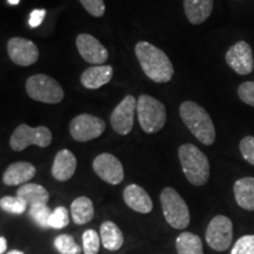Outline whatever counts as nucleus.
<instances>
[{"label":"nucleus","instance_id":"nucleus-1","mask_svg":"<svg viewBox=\"0 0 254 254\" xmlns=\"http://www.w3.org/2000/svg\"><path fill=\"white\" fill-rule=\"evenodd\" d=\"M134 51L146 77L158 84L168 82L172 79L174 74L173 65L164 51L147 41H139Z\"/></svg>","mask_w":254,"mask_h":254},{"label":"nucleus","instance_id":"nucleus-2","mask_svg":"<svg viewBox=\"0 0 254 254\" xmlns=\"http://www.w3.org/2000/svg\"><path fill=\"white\" fill-rule=\"evenodd\" d=\"M180 118L190 132L206 146H211L215 141V128L211 117L204 107L194 101H184L180 105Z\"/></svg>","mask_w":254,"mask_h":254},{"label":"nucleus","instance_id":"nucleus-3","mask_svg":"<svg viewBox=\"0 0 254 254\" xmlns=\"http://www.w3.org/2000/svg\"><path fill=\"white\" fill-rule=\"evenodd\" d=\"M182 170L194 186H202L209 179V161L201 150L193 144H184L178 150Z\"/></svg>","mask_w":254,"mask_h":254},{"label":"nucleus","instance_id":"nucleus-4","mask_svg":"<svg viewBox=\"0 0 254 254\" xmlns=\"http://www.w3.org/2000/svg\"><path fill=\"white\" fill-rule=\"evenodd\" d=\"M136 113L142 131L148 134L159 132L166 124L165 105L151 95L141 94L138 98Z\"/></svg>","mask_w":254,"mask_h":254},{"label":"nucleus","instance_id":"nucleus-5","mask_svg":"<svg viewBox=\"0 0 254 254\" xmlns=\"http://www.w3.org/2000/svg\"><path fill=\"white\" fill-rule=\"evenodd\" d=\"M163 214L171 227L184 230L190 225V214L189 206L183 196L172 187H165L160 194Z\"/></svg>","mask_w":254,"mask_h":254},{"label":"nucleus","instance_id":"nucleus-6","mask_svg":"<svg viewBox=\"0 0 254 254\" xmlns=\"http://www.w3.org/2000/svg\"><path fill=\"white\" fill-rule=\"evenodd\" d=\"M26 92L33 100L45 104H59L64 99V90L56 79L46 74H34L26 80Z\"/></svg>","mask_w":254,"mask_h":254},{"label":"nucleus","instance_id":"nucleus-7","mask_svg":"<svg viewBox=\"0 0 254 254\" xmlns=\"http://www.w3.org/2000/svg\"><path fill=\"white\" fill-rule=\"evenodd\" d=\"M52 142V133L46 126L31 127L26 124H21L9 139V146L15 152L26 150L28 146L36 145L38 147H49Z\"/></svg>","mask_w":254,"mask_h":254},{"label":"nucleus","instance_id":"nucleus-8","mask_svg":"<svg viewBox=\"0 0 254 254\" xmlns=\"http://www.w3.org/2000/svg\"><path fill=\"white\" fill-rule=\"evenodd\" d=\"M206 243L208 246L218 252H224L230 249L233 240V224L226 215H215L209 221L206 230Z\"/></svg>","mask_w":254,"mask_h":254},{"label":"nucleus","instance_id":"nucleus-9","mask_svg":"<svg viewBox=\"0 0 254 254\" xmlns=\"http://www.w3.org/2000/svg\"><path fill=\"white\" fill-rule=\"evenodd\" d=\"M106 129V123L92 114H79L71 120L69 133L75 141L86 142L99 138Z\"/></svg>","mask_w":254,"mask_h":254},{"label":"nucleus","instance_id":"nucleus-10","mask_svg":"<svg viewBox=\"0 0 254 254\" xmlns=\"http://www.w3.org/2000/svg\"><path fill=\"white\" fill-rule=\"evenodd\" d=\"M138 100L133 95H126L111 114V126L120 135H127L134 125V114Z\"/></svg>","mask_w":254,"mask_h":254},{"label":"nucleus","instance_id":"nucleus-11","mask_svg":"<svg viewBox=\"0 0 254 254\" xmlns=\"http://www.w3.org/2000/svg\"><path fill=\"white\" fill-rule=\"evenodd\" d=\"M93 171L101 180L110 185H119L123 183L125 172L122 161L111 153H101L93 160Z\"/></svg>","mask_w":254,"mask_h":254},{"label":"nucleus","instance_id":"nucleus-12","mask_svg":"<svg viewBox=\"0 0 254 254\" xmlns=\"http://www.w3.org/2000/svg\"><path fill=\"white\" fill-rule=\"evenodd\" d=\"M9 59L15 65L31 66L39 59V50L33 41L21 37H13L7 43Z\"/></svg>","mask_w":254,"mask_h":254},{"label":"nucleus","instance_id":"nucleus-13","mask_svg":"<svg viewBox=\"0 0 254 254\" xmlns=\"http://www.w3.org/2000/svg\"><path fill=\"white\" fill-rule=\"evenodd\" d=\"M226 63L238 74H250L254 68L253 53L251 46L246 41H238L228 49L226 53Z\"/></svg>","mask_w":254,"mask_h":254},{"label":"nucleus","instance_id":"nucleus-14","mask_svg":"<svg viewBox=\"0 0 254 254\" xmlns=\"http://www.w3.org/2000/svg\"><path fill=\"white\" fill-rule=\"evenodd\" d=\"M77 49L85 62L93 65H103L109 59V51L97 38L87 33H81L77 37Z\"/></svg>","mask_w":254,"mask_h":254},{"label":"nucleus","instance_id":"nucleus-15","mask_svg":"<svg viewBox=\"0 0 254 254\" xmlns=\"http://www.w3.org/2000/svg\"><path fill=\"white\" fill-rule=\"evenodd\" d=\"M124 201L133 211L147 214L153 209V201L148 193L136 184H131L124 190Z\"/></svg>","mask_w":254,"mask_h":254},{"label":"nucleus","instance_id":"nucleus-16","mask_svg":"<svg viewBox=\"0 0 254 254\" xmlns=\"http://www.w3.org/2000/svg\"><path fill=\"white\" fill-rule=\"evenodd\" d=\"M77 158L67 148L60 150L53 161L51 173L58 182H67L74 176L77 170Z\"/></svg>","mask_w":254,"mask_h":254},{"label":"nucleus","instance_id":"nucleus-17","mask_svg":"<svg viewBox=\"0 0 254 254\" xmlns=\"http://www.w3.org/2000/svg\"><path fill=\"white\" fill-rule=\"evenodd\" d=\"M37 170L31 163L27 161H17L11 164L2 174V183L7 186L25 185L33 179Z\"/></svg>","mask_w":254,"mask_h":254},{"label":"nucleus","instance_id":"nucleus-18","mask_svg":"<svg viewBox=\"0 0 254 254\" xmlns=\"http://www.w3.org/2000/svg\"><path fill=\"white\" fill-rule=\"evenodd\" d=\"M113 68L110 65H95L82 72L80 82L88 90H97L112 80Z\"/></svg>","mask_w":254,"mask_h":254},{"label":"nucleus","instance_id":"nucleus-19","mask_svg":"<svg viewBox=\"0 0 254 254\" xmlns=\"http://www.w3.org/2000/svg\"><path fill=\"white\" fill-rule=\"evenodd\" d=\"M184 8L190 23L200 25L211 15L213 0H184Z\"/></svg>","mask_w":254,"mask_h":254},{"label":"nucleus","instance_id":"nucleus-20","mask_svg":"<svg viewBox=\"0 0 254 254\" xmlns=\"http://www.w3.org/2000/svg\"><path fill=\"white\" fill-rule=\"evenodd\" d=\"M237 204L246 211H254V178L246 177L237 180L233 186Z\"/></svg>","mask_w":254,"mask_h":254},{"label":"nucleus","instance_id":"nucleus-21","mask_svg":"<svg viewBox=\"0 0 254 254\" xmlns=\"http://www.w3.org/2000/svg\"><path fill=\"white\" fill-rule=\"evenodd\" d=\"M17 196L23 199L30 207L41 204L47 205L50 200V193L45 187L32 183H27L19 187L17 190Z\"/></svg>","mask_w":254,"mask_h":254},{"label":"nucleus","instance_id":"nucleus-22","mask_svg":"<svg viewBox=\"0 0 254 254\" xmlns=\"http://www.w3.org/2000/svg\"><path fill=\"white\" fill-rule=\"evenodd\" d=\"M101 244L106 250L118 251L124 245V234L113 221H104L100 226Z\"/></svg>","mask_w":254,"mask_h":254},{"label":"nucleus","instance_id":"nucleus-23","mask_svg":"<svg viewBox=\"0 0 254 254\" xmlns=\"http://www.w3.org/2000/svg\"><path fill=\"white\" fill-rule=\"evenodd\" d=\"M72 220L75 225H85L94 218L93 202L87 196H78L71 204Z\"/></svg>","mask_w":254,"mask_h":254},{"label":"nucleus","instance_id":"nucleus-24","mask_svg":"<svg viewBox=\"0 0 254 254\" xmlns=\"http://www.w3.org/2000/svg\"><path fill=\"white\" fill-rule=\"evenodd\" d=\"M176 249L178 254H204L201 239L190 232H183L178 236Z\"/></svg>","mask_w":254,"mask_h":254},{"label":"nucleus","instance_id":"nucleus-25","mask_svg":"<svg viewBox=\"0 0 254 254\" xmlns=\"http://www.w3.org/2000/svg\"><path fill=\"white\" fill-rule=\"evenodd\" d=\"M55 249L60 254H80V246L75 243L74 238L69 234H60L53 241Z\"/></svg>","mask_w":254,"mask_h":254},{"label":"nucleus","instance_id":"nucleus-26","mask_svg":"<svg viewBox=\"0 0 254 254\" xmlns=\"http://www.w3.org/2000/svg\"><path fill=\"white\" fill-rule=\"evenodd\" d=\"M0 207L2 211L11 214H23L27 208V204L19 196L6 195L0 199Z\"/></svg>","mask_w":254,"mask_h":254},{"label":"nucleus","instance_id":"nucleus-27","mask_svg":"<svg viewBox=\"0 0 254 254\" xmlns=\"http://www.w3.org/2000/svg\"><path fill=\"white\" fill-rule=\"evenodd\" d=\"M101 245L100 234L94 230H86L82 234L84 254H98Z\"/></svg>","mask_w":254,"mask_h":254},{"label":"nucleus","instance_id":"nucleus-28","mask_svg":"<svg viewBox=\"0 0 254 254\" xmlns=\"http://www.w3.org/2000/svg\"><path fill=\"white\" fill-rule=\"evenodd\" d=\"M52 214V211L49 208L47 205H36L30 207V215L34 221L43 228L50 227V218Z\"/></svg>","mask_w":254,"mask_h":254},{"label":"nucleus","instance_id":"nucleus-29","mask_svg":"<svg viewBox=\"0 0 254 254\" xmlns=\"http://www.w3.org/2000/svg\"><path fill=\"white\" fill-rule=\"evenodd\" d=\"M68 222L69 215L67 208L64 207V206H59V207L53 209L50 218V227L55 228V230H62V228L67 226Z\"/></svg>","mask_w":254,"mask_h":254},{"label":"nucleus","instance_id":"nucleus-30","mask_svg":"<svg viewBox=\"0 0 254 254\" xmlns=\"http://www.w3.org/2000/svg\"><path fill=\"white\" fill-rule=\"evenodd\" d=\"M231 254H254V236H244L234 244Z\"/></svg>","mask_w":254,"mask_h":254},{"label":"nucleus","instance_id":"nucleus-31","mask_svg":"<svg viewBox=\"0 0 254 254\" xmlns=\"http://www.w3.org/2000/svg\"><path fill=\"white\" fill-rule=\"evenodd\" d=\"M84 8L93 17H103L105 14V2L104 0H79Z\"/></svg>","mask_w":254,"mask_h":254},{"label":"nucleus","instance_id":"nucleus-32","mask_svg":"<svg viewBox=\"0 0 254 254\" xmlns=\"http://www.w3.org/2000/svg\"><path fill=\"white\" fill-rule=\"evenodd\" d=\"M239 148L243 158L254 166V136H245L240 141Z\"/></svg>","mask_w":254,"mask_h":254},{"label":"nucleus","instance_id":"nucleus-33","mask_svg":"<svg viewBox=\"0 0 254 254\" xmlns=\"http://www.w3.org/2000/svg\"><path fill=\"white\" fill-rule=\"evenodd\" d=\"M238 95L243 103L254 107V81H246L241 84L238 88Z\"/></svg>","mask_w":254,"mask_h":254},{"label":"nucleus","instance_id":"nucleus-34","mask_svg":"<svg viewBox=\"0 0 254 254\" xmlns=\"http://www.w3.org/2000/svg\"><path fill=\"white\" fill-rule=\"evenodd\" d=\"M46 11L45 9H34L30 15V19H28V24H30L31 27H38L39 25L43 23L44 19H45Z\"/></svg>","mask_w":254,"mask_h":254},{"label":"nucleus","instance_id":"nucleus-35","mask_svg":"<svg viewBox=\"0 0 254 254\" xmlns=\"http://www.w3.org/2000/svg\"><path fill=\"white\" fill-rule=\"evenodd\" d=\"M6 250H7V240L5 239V237H0V254H4Z\"/></svg>","mask_w":254,"mask_h":254},{"label":"nucleus","instance_id":"nucleus-36","mask_svg":"<svg viewBox=\"0 0 254 254\" xmlns=\"http://www.w3.org/2000/svg\"><path fill=\"white\" fill-rule=\"evenodd\" d=\"M6 254H24V252H21V251L19 250H13V251H9V252Z\"/></svg>","mask_w":254,"mask_h":254},{"label":"nucleus","instance_id":"nucleus-37","mask_svg":"<svg viewBox=\"0 0 254 254\" xmlns=\"http://www.w3.org/2000/svg\"><path fill=\"white\" fill-rule=\"evenodd\" d=\"M7 1H8L9 5H18L20 0H7Z\"/></svg>","mask_w":254,"mask_h":254}]
</instances>
